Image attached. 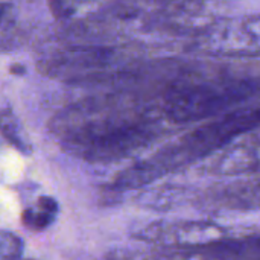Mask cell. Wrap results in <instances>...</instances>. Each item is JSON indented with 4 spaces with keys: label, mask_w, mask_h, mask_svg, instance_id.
<instances>
[{
    "label": "cell",
    "mask_w": 260,
    "mask_h": 260,
    "mask_svg": "<svg viewBox=\"0 0 260 260\" xmlns=\"http://www.w3.org/2000/svg\"><path fill=\"white\" fill-rule=\"evenodd\" d=\"M9 9V6L8 5H5V3H0V20L5 17V14H6V11Z\"/></svg>",
    "instance_id": "cell-14"
},
{
    "label": "cell",
    "mask_w": 260,
    "mask_h": 260,
    "mask_svg": "<svg viewBox=\"0 0 260 260\" xmlns=\"http://www.w3.org/2000/svg\"><path fill=\"white\" fill-rule=\"evenodd\" d=\"M23 254L21 239L6 230H0V260H20Z\"/></svg>",
    "instance_id": "cell-10"
},
{
    "label": "cell",
    "mask_w": 260,
    "mask_h": 260,
    "mask_svg": "<svg viewBox=\"0 0 260 260\" xmlns=\"http://www.w3.org/2000/svg\"><path fill=\"white\" fill-rule=\"evenodd\" d=\"M257 125H260V104L239 107L201 122L175 142L158 149L149 158L123 169L116 177L111 187L116 190L143 187L169 172L218 154Z\"/></svg>",
    "instance_id": "cell-1"
},
{
    "label": "cell",
    "mask_w": 260,
    "mask_h": 260,
    "mask_svg": "<svg viewBox=\"0 0 260 260\" xmlns=\"http://www.w3.org/2000/svg\"><path fill=\"white\" fill-rule=\"evenodd\" d=\"M59 212L58 203L50 197H40L37 203L21 213V222L26 229L32 232H43L46 230L56 218Z\"/></svg>",
    "instance_id": "cell-8"
},
{
    "label": "cell",
    "mask_w": 260,
    "mask_h": 260,
    "mask_svg": "<svg viewBox=\"0 0 260 260\" xmlns=\"http://www.w3.org/2000/svg\"><path fill=\"white\" fill-rule=\"evenodd\" d=\"M209 203L235 210L260 209V180L227 186L215 195H209Z\"/></svg>",
    "instance_id": "cell-6"
},
{
    "label": "cell",
    "mask_w": 260,
    "mask_h": 260,
    "mask_svg": "<svg viewBox=\"0 0 260 260\" xmlns=\"http://www.w3.org/2000/svg\"><path fill=\"white\" fill-rule=\"evenodd\" d=\"M27 260H30V259H27Z\"/></svg>",
    "instance_id": "cell-16"
},
{
    "label": "cell",
    "mask_w": 260,
    "mask_h": 260,
    "mask_svg": "<svg viewBox=\"0 0 260 260\" xmlns=\"http://www.w3.org/2000/svg\"><path fill=\"white\" fill-rule=\"evenodd\" d=\"M216 175H245L260 172V125L219 151L210 163Z\"/></svg>",
    "instance_id": "cell-5"
},
{
    "label": "cell",
    "mask_w": 260,
    "mask_h": 260,
    "mask_svg": "<svg viewBox=\"0 0 260 260\" xmlns=\"http://www.w3.org/2000/svg\"><path fill=\"white\" fill-rule=\"evenodd\" d=\"M0 134L21 154H30L32 146L27 140L20 120L14 114V111L8 107L0 105Z\"/></svg>",
    "instance_id": "cell-9"
},
{
    "label": "cell",
    "mask_w": 260,
    "mask_h": 260,
    "mask_svg": "<svg viewBox=\"0 0 260 260\" xmlns=\"http://www.w3.org/2000/svg\"><path fill=\"white\" fill-rule=\"evenodd\" d=\"M197 49L219 58L260 56V14L207 24L197 37Z\"/></svg>",
    "instance_id": "cell-3"
},
{
    "label": "cell",
    "mask_w": 260,
    "mask_h": 260,
    "mask_svg": "<svg viewBox=\"0 0 260 260\" xmlns=\"http://www.w3.org/2000/svg\"><path fill=\"white\" fill-rule=\"evenodd\" d=\"M209 250L219 260H260V233L244 238H225Z\"/></svg>",
    "instance_id": "cell-7"
},
{
    "label": "cell",
    "mask_w": 260,
    "mask_h": 260,
    "mask_svg": "<svg viewBox=\"0 0 260 260\" xmlns=\"http://www.w3.org/2000/svg\"><path fill=\"white\" fill-rule=\"evenodd\" d=\"M101 260H137V256L134 254H128V253H111V254H107L105 257H102Z\"/></svg>",
    "instance_id": "cell-12"
},
{
    "label": "cell",
    "mask_w": 260,
    "mask_h": 260,
    "mask_svg": "<svg viewBox=\"0 0 260 260\" xmlns=\"http://www.w3.org/2000/svg\"><path fill=\"white\" fill-rule=\"evenodd\" d=\"M9 72H11L12 75H18V76H21V75H24V73H26V67H24V66H21V64H12V66L9 67Z\"/></svg>",
    "instance_id": "cell-13"
},
{
    "label": "cell",
    "mask_w": 260,
    "mask_h": 260,
    "mask_svg": "<svg viewBox=\"0 0 260 260\" xmlns=\"http://www.w3.org/2000/svg\"><path fill=\"white\" fill-rule=\"evenodd\" d=\"M177 3H195V2H203V0H172Z\"/></svg>",
    "instance_id": "cell-15"
},
{
    "label": "cell",
    "mask_w": 260,
    "mask_h": 260,
    "mask_svg": "<svg viewBox=\"0 0 260 260\" xmlns=\"http://www.w3.org/2000/svg\"><path fill=\"white\" fill-rule=\"evenodd\" d=\"M260 94V78L195 79L177 84L163 96V114L171 123H193L225 114Z\"/></svg>",
    "instance_id": "cell-2"
},
{
    "label": "cell",
    "mask_w": 260,
    "mask_h": 260,
    "mask_svg": "<svg viewBox=\"0 0 260 260\" xmlns=\"http://www.w3.org/2000/svg\"><path fill=\"white\" fill-rule=\"evenodd\" d=\"M52 14L58 20H66L72 17L76 11V5L73 0H49L47 2Z\"/></svg>",
    "instance_id": "cell-11"
},
{
    "label": "cell",
    "mask_w": 260,
    "mask_h": 260,
    "mask_svg": "<svg viewBox=\"0 0 260 260\" xmlns=\"http://www.w3.org/2000/svg\"><path fill=\"white\" fill-rule=\"evenodd\" d=\"M227 230L212 221H161L140 230L136 238L161 251L204 250L225 239Z\"/></svg>",
    "instance_id": "cell-4"
}]
</instances>
